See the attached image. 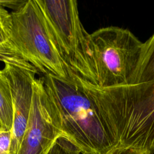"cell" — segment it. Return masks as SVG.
Returning <instances> with one entry per match:
<instances>
[{
  "label": "cell",
  "mask_w": 154,
  "mask_h": 154,
  "mask_svg": "<svg viewBox=\"0 0 154 154\" xmlns=\"http://www.w3.org/2000/svg\"><path fill=\"white\" fill-rule=\"evenodd\" d=\"M90 41L96 85L109 87L130 84L143 43L129 30L114 26L90 34Z\"/></svg>",
  "instance_id": "obj_4"
},
{
  "label": "cell",
  "mask_w": 154,
  "mask_h": 154,
  "mask_svg": "<svg viewBox=\"0 0 154 154\" xmlns=\"http://www.w3.org/2000/svg\"><path fill=\"white\" fill-rule=\"evenodd\" d=\"M13 42L22 57L43 76L66 79L70 71L36 0L11 13Z\"/></svg>",
  "instance_id": "obj_3"
},
{
  "label": "cell",
  "mask_w": 154,
  "mask_h": 154,
  "mask_svg": "<svg viewBox=\"0 0 154 154\" xmlns=\"http://www.w3.org/2000/svg\"><path fill=\"white\" fill-rule=\"evenodd\" d=\"M104 154H135V150L118 145Z\"/></svg>",
  "instance_id": "obj_13"
},
{
  "label": "cell",
  "mask_w": 154,
  "mask_h": 154,
  "mask_svg": "<svg viewBox=\"0 0 154 154\" xmlns=\"http://www.w3.org/2000/svg\"><path fill=\"white\" fill-rule=\"evenodd\" d=\"M135 154H152V152L146 150H135Z\"/></svg>",
  "instance_id": "obj_14"
},
{
  "label": "cell",
  "mask_w": 154,
  "mask_h": 154,
  "mask_svg": "<svg viewBox=\"0 0 154 154\" xmlns=\"http://www.w3.org/2000/svg\"><path fill=\"white\" fill-rule=\"evenodd\" d=\"M33 91L29 117L17 154H48L63 137L42 77L35 80Z\"/></svg>",
  "instance_id": "obj_6"
},
{
  "label": "cell",
  "mask_w": 154,
  "mask_h": 154,
  "mask_svg": "<svg viewBox=\"0 0 154 154\" xmlns=\"http://www.w3.org/2000/svg\"><path fill=\"white\" fill-rule=\"evenodd\" d=\"M11 131L0 128V154H10Z\"/></svg>",
  "instance_id": "obj_12"
},
{
  "label": "cell",
  "mask_w": 154,
  "mask_h": 154,
  "mask_svg": "<svg viewBox=\"0 0 154 154\" xmlns=\"http://www.w3.org/2000/svg\"><path fill=\"white\" fill-rule=\"evenodd\" d=\"M152 80H154V33L143 43L141 58L130 84L146 82Z\"/></svg>",
  "instance_id": "obj_9"
},
{
  "label": "cell",
  "mask_w": 154,
  "mask_h": 154,
  "mask_svg": "<svg viewBox=\"0 0 154 154\" xmlns=\"http://www.w3.org/2000/svg\"><path fill=\"white\" fill-rule=\"evenodd\" d=\"M13 122V109L9 81L0 70V128L11 131Z\"/></svg>",
  "instance_id": "obj_10"
},
{
  "label": "cell",
  "mask_w": 154,
  "mask_h": 154,
  "mask_svg": "<svg viewBox=\"0 0 154 154\" xmlns=\"http://www.w3.org/2000/svg\"><path fill=\"white\" fill-rule=\"evenodd\" d=\"M84 82L119 145L154 151V80L109 87Z\"/></svg>",
  "instance_id": "obj_2"
},
{
  "label": "cell",
  "mask_w": 154,
  "mask_h": 154,
  "mask_svg": "<svg viewBox=\"0 0 154 154\" xmlns=\"http://www.w3.org/2000/svg\"><path fill=\"white\" fill-rule=\"evenodd\" d=\"M79 150L64 137L59 138L48 154H80Z\"/></svg>",
  "instance_id": "obj_11"
},
{
  "label": "cell",
  "mask_w": 154,
  "mask_h": 154,
  "mask_svg": "<svg viewBox=\"0 0 154 154\" xmlns=\"http://www.w3.org/2000/svg\"><path fill=\"white\" fill-rule=\"evenodd\" d=\"M11 29V13L0 5V61L3 63L23 59L13 42Z\"/></svg>",
  "instance_id": "obj_8"
},
{
  "label": "cell",
  "mask_w": 154,
  "mask_h": 154,
  "mask_svg": "<svg viewBox=\"0 0 154 154\" xmlns=\"http://www.w3.org/2000/svg\"><path fill=\"white\" fill-rule=\"evenodd\" d=\"M63 137L82 154H104L119 145L106 126L83 78L42 77Z\"/></svg>",
  "instance_id": "obj_1"
},
{
  "label": "cell",
  "mask_w": 154,
  "mask_h": 154,
  "mask_svg": "<svg viewBox=\"0 0 154 154\" xmlns=\"http://www.w3.org/2000/svg\"><path fill=\"white\" fill-rule=\"evenodd\" d=\"M36 1L70 72L96 84L90 34L81 21L77 1Z\"/></svg>",
  "instance_id": "obj_5"
},
{
  "label": "cell",
  "mask_w": 154,
  "mask_h": 154,
  "mask_svg": "<svg viewBox=\"0 0 154 154\" xmlns=\"http://www.w3.org/2000/svg\"><path fill=\"white\" fill-rule=\"evenodd\" d=\"M153 154H154V151H153Z\"/></svg>",
  "instance_id": "obj_15"
},
{
  "label": "cell",
  "mask_w": 154,
  "mask_h": 154,
  "mask_svg": "<svg viewBox=\"0 0 154 154\" xmlns=\"http://www.w3.org/2000/svg\"><path fill=\"white\" fill-rule=\"evenodd\" d=\"M4 64L2 70L10 83L13 109L10 154H17L29 117L38 71L23 59Z\"/></svg>",
  "instance_id": "obj_7"
}]
</instances>
